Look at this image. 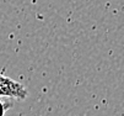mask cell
Returning <instances> with one entry per match:
<instances>
[{"label":"cell","instance_id":"cell-1","mask_svg":"<svg viewBox=\"0 0 124 116\" xmlns=\"http://www.w3.org/2000/svg\"><path fill=\"white\" fill-rule=\"evenodd\" d=\"M0 96H8V98L19 99V100H25L28 96V91L23 84L9 77L0 74Z\"/></svg>","mask_w":124,"mask_h":116},{"label":"cell","instance_id":"cell-2","mask_svg":"<svg viewBox=\"0 0 124 116\" xmlns=\"http://www.w3.org/2000/svg\"><path fill=\"white\" fill-rule=\"evenodd\" d=\"M10 107H12V104L11 103H4V101L0 100V116H4L5 115V111L8 109H10Z\"/></svg>","mask_w":124,"mask_h":116}]
</instances>
